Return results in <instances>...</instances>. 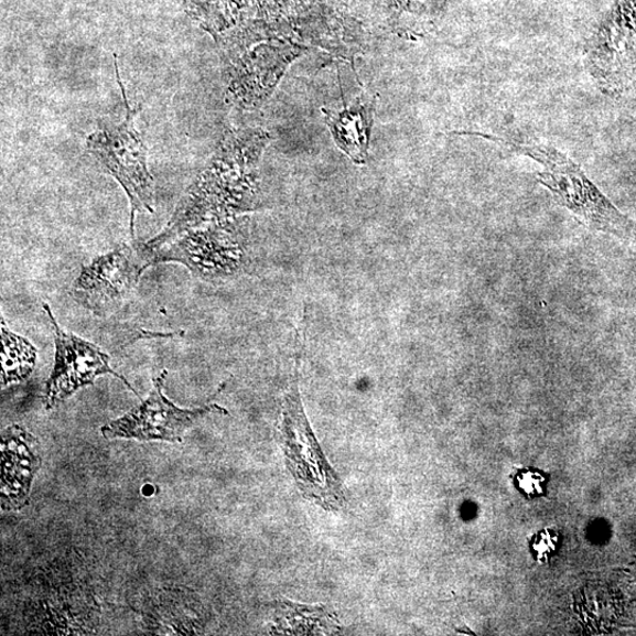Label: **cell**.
Listing matches in <instances>:
<instances>
[{"instance_id": "6da1fadb", "label": "cell", "mask_w": 636, "mask_h": 636, "mask_svg": "<svg viewBox=\"0 0 636 636\" xmlns=\"http://www.w3.org/2000/svg\"><path fill=\"white\" fill-rule=\"evenodd\" d=\"M460 134L483 137L540 163L543 166V171L539 174L540 183L549 188L558 202L571 211L583 225L617 234L629 230V222L597 191L580 166L557 149L505 141L478 132H460Z\"/></svg>"}, {"instance_id": "7a4b0ae2", "label": "cell", "mask_w": 636, "mask_h": 636, "mask_svg": "<svg viewBox=\"0 0 636 636\" xmlns=\"http://www.w3.org/2000/svg\"><path fill=\"white\" fill-rule=\"evenodd\" d=\"M279 438L287 468L297 479L303 496L325 510H339L345 505V494L309 424L301 400L298 371L284 397Z\"/></svg>"}, {"instance_id": "3957f363", "label": "cell", "mask_w": 636, "mask_h": 636, "mask_svg": "<svg viewBox=\"0 0 636 636\" xmlns=\"http://www.w3.org/2000/svg\"><path fill=\"white\" fill-rule=\"evenodd\" d=\"M117 62L115 55L117 83L125 98V120L116 127L103 128L90 134L87 147L125 188L131 206L130 231L133 236L136 214L154 212V182L148 169L142 137L134 128V116L139 115V110L131 109L129 105L126 89L120 82Z\"/></svg>"}, {"instance_id": "277c9868", "label": "cell", "mask_w": 636, "mask_h": 636, "mask_svg": "<svg viewBox=\"0 0 636 636\" xmlns=\"http://www.w3.org/2000/svg\"><path fill=\"white\" fill-rule=\"evenodd\" d=\"M149 267L144 245L117 248L82 269L73 295L95 315L108 316L131 297Z\"/></svg>"}, {"instance_id": "5b68a950", "label": "cell", "mask_w": 636, "mask_h": 636, "mask_svg": "<svg viewBox=\"0 0 636 636\" xmlns=\"http://www.w3.org/2000/svg\"><path fill=\"white\" fill-rule=\"evenodd\" d=\"M168 371L154 378L149 398L139 407L101 428L106 439H136L140 441L162 440L182 442L183 434L198 420L211 412L227 410L217 405H208L198 409H182L170 402L163 394Z\"/></svg>"}, {"instance_id": "8992f818", "label": "cell", "mask_w": 636, "mask_h": 636, "mask_svg": "<svg viewBox=\"0 0 636 636\" xmlns=\"http://www.w3.org/2000/svg\"><path fill=\"white\" fill-rule=\"evenodd\" d=\"M55 333L56 363L53 374L46 384L45 406L47 409L71 398L78 389L94 385L100 375H114L122 380L130 390L137 394L122 375L117 374L109 365V356L89 341L65 333L58 325L53 311L43 304Z\"/></svg>"}, {"instance_id": "52a82bcc", "label": "cell", "mask_w": 636, "mask_h": 636, "mask_svg": "<svg viewBox=\"0 0 636 636\" xmlns=\"http://www.w3.org/2000/svg\"><path fill=\"white\" fill-rule=\"evenodd\" d=\"M147 251L151 266L180 263L200 278L225 277L236 270L242 259V249L233 236L216 228H196L159 250Z\"/></svg>"}, {"instance_id": "ba28073f", "label": "cell", "mask_w": 636, "mask_h": 636, "mask_svg": "<svg viewBox=\"0 0 636 636\" xmlns=\"http://www.w3.org/2000/svg\"><path fill=\"white\" fill-rule=\"evenodd\" d=\"M37 441L21 425L3 432L2 441V507L21 509L28 503L32 479L41 468L36 454Z\"/></svg>"}, {"instance_id": "9c48e42d", "label": "cell", "mask_w": 636, "mask_h": 636, "mask_svg": "<svg viewBox=\"0 0 636 636\" xmlns=\"http://www.w3.org/2000/svg\"><path fill=\"white\" fill-rule=\"evenodd\" d=\"M375 103L371 99L365 105L336 112L322 109L337 147L356 164H365L368 159Z\"/></svg>"}, {"instance_id": "30bf717a", "label": "cell", "mask_w": 636, "mask_h": 636, "mask_svg": "<svg viewBox=\"0 0 636 636\" xmlns=\"http://www.w3.org/2000/svg\"><path fill=\"white\" fill-rule=\"evenodd\" d=\"M2 386L25 380L36 364L37 351L29 341L9 330L2 319Z\"/></svg>"}, {"instance_id": "8fae6325", "label": "cell", "mask_w": 636, "mask_h": 636, "mask_svg": "<svg viewBox=\"0 0 636 636\" xmlns=\"http://www.w3.org/2000/svg\"><path fill=\"white\" fill-rule=\"evenodd\" d=\"M517 485L528 496L539 495L543 491L545 477L538 472L526 471L517 477Z\"/></svg>"}, {"instance_id": "7c38bea8", "label": "cell", "mask_w": 636, "mask_h": 636, "mask_svg": "<svg viewBox=\"0 0 636 636\" xmlns=\"http://www.w3.org/2000/svg\"><path fill=\"white\" fill-rule=\"evenodd\" d=\"M552 538L553 536H550L549 531H546L545 535L540 537L539 541H536L535 549L539 557H545L552 552L558 540V538L556 540Z\"/></svg>"}]
</instances>
